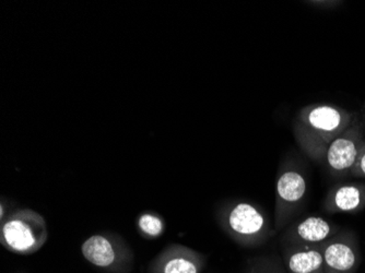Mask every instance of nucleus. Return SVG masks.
<instances>
[{
	"instance_id": "nucleus-11",
	"label": "nucleus",
	"mask_w": 365,
	"mask_h": 273,
	"mask_svg": "<svg viewBox=\"0 0 365 273\" xmlns=\"http://www.w3.org/2000/svg\"><path fill=\"white\" fill-rule=\"evenodd\" d=\"M365 202V190L358 185L338 187L328 197L327 208L330 211L354 212Z\"/></svg>"
},
{
	"instance_id": "nucleus-8",
	"label": "nucleus",
	"mask_w": 365,
	"mask_h": 273,
	"mask_svg": "<svg viewBox=\"0 0 365 273\" xmlns=\"http://www.w3.org/2000/svg\"><path fill=\"white\" fill-rule=\"evenodd\" d=\"M335 231L327 220L307 217L291 225L284 237V246H322L333 237Z\"/></svg>"
},
{
	"instance_id": "nucleus-3",
	"label": "nucleus",
	"mask_w": 365,
	"mask_h": 273,
	"mask_svg": "<svg viewBox=\"0 0 365 273\" xmlns=\"http://www.w3.org/2000/svg\"><path fill=\"white\" fill-rule=\"evenodd\" d=\"M47 236L44 217L36 211L24 209L14 211L3 221L0 241L9 252L28 256L44 246Z\"/></svg>"
},
{
	"instance_id": "nucleus-6",
	"label": "nucleus",
	"mask_w": 365,
	"mask_h": 273,
	"mask_svg": "<svg viewBox=\"0 0 365 273\" xmlns=\"http://www.w3.org/2000/svg\"><path fill=\"white\" fill-rule=\"evenodd\" d=\"M207 264L205 254L186 246H167L151 262L148 273H202Z\"/></svg>"
},
{
	"instance_id": "nucleus-13",
	"label": "nucleus",
	"mask_w": 365,
	"mask_h": 273,
	"mask_svg": "<svg viewBox=\"0 0 365 273\" xmlns=\"http://www.w3.org/2000/svg\"><path fill=\"white\" fill-rule=\"evenodd\" d=\"M252 273H288L282 260L276 257L264 258L254 267Z\"/></svg>"
},
{
	"instance_id": "nucleus-7",
	"label": "nucleus",
	"mask_w": 365,
	"mask_h": 273,
	"mask_svg": "<svg viewBox=\"0 0 365 273\" xmlns=\"http://www.w3.org/2000/svg\"><path fill=\"white\" fill-rule=\"evenodd\" d=\"M324 273H356L359 268L358 248L348 237H331L322 245Z\"/></svg>"
},
{
	"instance_id": "nucleus-12",
	"label": "nucleus",
	"mask_w": 365,
	"mask_h": 273,
	"mask_svg": "<svg viewBox=\"0 0 365 273\" xmlns=\"http://www.w3.org/2000/svg\"><path fill=\"white\" fill-rule=\"evenodd\" d=\"M139 231L145 236V237L158 238L165 231V223L160 215L155 213L145 212L139 217L137 221Z\"/></svg>"
},
{
	"instance_id": "nucleus-10",
	"label": "nucleus",
	"mask_w": 365,
	"mask_h": 273,
	"mask_svg": "<svg viewBox=\"0 0 365 273\" xmlns=\"http://www.w3.org/2000/svg\"><path fill=\"white\" fill-rule=\"evenodd\" d=\"M360 150L358 141L348 135H338L337 138L330 143L326 152V161L331 170L336 172L351 170L358 159Z\"/></svg>"
},
{
	"instance_id": "nucleus-4",
	"label": "nucleus",
	"mask_w": 365,
	"mask_h": 273,
	"mask_svg": "<svg viewBox=\"0 0 365 273\" xmlns=\"http://www.w3.org/2000/svg\"><path fill=\"white\" fill-rule=\"evenodd\" d=\"M307 184L304 175L297 168L281 170L276 182V210L274 231H281L294 215L307 196Z\"/></svg>"
},
{
	"instance_id": "nucleus-1",
	"label": "nucleus",
	"mask_w": 365,
	"mask_h": 273,
	"mask_svg": "<svg viewBox=\"0 0 365 273\" xmlns=\"http://www.w3.org/2000/svg\"><path fill=\"white\" fill-rule=\"evenodd\" d=\"M344 117L338 108L328 105L302 108L295 117L294 135L297 143L311 159L326 155L328 147L344 127Z\"/></svg>"
},
{
	"instance_id": "nucleus-5",
	"label": "nucleus",
	"mask_w": 365,
	"mask_h": 273,
	"mask_svg": "<svg viewBox=\"0 0 365 273\" xmlns=\"http://www.w3.org/2000/svg\"><path fill=\"white\" fill-rule=\"evenodd\" d=\"M82 256L96 268L108 272L128 271L133 262V254L127 247L106 235H93L83 242Z\"/></svg>"
},
{
	"instance_id": "nucleus-9",
	"label": "nucleus",
	"mask_w": 365,
	"mask_h": 273,
	"mask_svg": "<svg viewBox=\"0 0 365 273\" xmlns=\"http://www.w3.org/2000/svg\"><path fill=\"white\" fill-rule=\"evenodd\" d=\"M282 262L288 273H324L322 246H284Z\"/></svg>"
},
{
	"instance_id": "nucleus-2",
	"label": "nucleus",
	"mask_w": 365,
	"mask_h": 273,
	"mask_svg": "<svg viewBox=\"0 0 365 273\" xmlns=\"http://www.w3.org/2000/svg\"><path fill=\"white\" fill-rule=\"evenodd\" d=\"M219 221L225 233L244 247L262 245L272 236V225L267 215L253 203H231L220 211Z\"/></svg>"
},
{
	"instance_id": "nucleus-14",
	"label": "nucleus",
	"mask_w": 365,
	"mask_h": 273,
	"mask_svg": "<svg viewBox=\"0 0 365 273\" xmlns=\"http://www.w3.org/2000/svg\"><path fill=\"white\" fill-rule=\"evenodd\" d=\"M351 172L356 176H364L365 177V151H360L356 163L352 166Z\"/></svg>"
}]
</instances>
